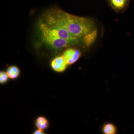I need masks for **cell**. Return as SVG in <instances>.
Instances as JSON below:
<instances>
[{
	"label": "cell",
	"instance_id": "obj_1",
	"mask_svg": "<svg viewBox=\"0 0 134 134\" xmlns=\"http://www.w3.org/2000/svg\"><path fill=\"white\" fill-rule=\"evenodd\" d=\"M40 19L47 24L61 26L72 36L82 39L96 30L94 22L91 19L71 14L59 8L47 10Z\"/></svg>",
	"mask_w": 134,
	"mask_h": 134
},
{
	"label": "cell",
	"instance_id": "obj_2",
	"mask_svg": "<svg viewBox=\"0 0 134 134\" xmlns=\"http://www.w3.org/2000/svg\"><path fill=\"white\" fill-rule=\"evenodd\" d=\"M38 27L41 41L54 50H62L82 43L81 39L72 36L66 29L59 25L47 24L40 19Z\"/></svg>",
	"mask_w": 134,
	"mask_h": 134
},
{
	"label": "cell",
	"instance_id": "obj_3",
	"mask_svg": "<svg viewBox=\"0 0 134 134\" xmlns=\"http://www.w3.org/2000/svg\"><path fill=\"white\" fill-rule=\"evenodd\" d=\"M62 56L68 65H71L76 62L81 55L79 49L68 47L63 53Z\"/></svg>",
	"mask_w": 134,
	"mask_h": 134
},
{
	"label": "cell",
	"instance_id": "obj_4",
	"mask_svg": "<svg viewBox=\"0 0 134 134\" xmlns=\"http://www.w3.org/2000/svg\"><path fill=\"white\" fill-rule=\"evenodd\" d=\"M109 6L117 13H122L128 7L130 0H107Z\"/></svg>",
	"mask_w": 134,
	"mask_h": 134
},
{
	"label": "cell",
	"instance_id": "obj_5",
	"mask_svg": "<svg viewBox=\"0 0 134 134\" xmlns=\"http://www.w3.org/2000/svg\"><path fill=\"white\" fill-rule=\"evenodd\" d=\"M51 65L53 69L58 72L65 71L68 65L62 55L54 58L52 61Z\"/></svg>",
	"mask_w": 134,
	"mask_h": 134
},
{
	"label": "cell",
	"instance_id": "obj_6",
	"mask_svg": "<svg viewBox=\"0 0 134 134\" xmlns=\"http://www.w3.org/2000/svg\"><path fill=\"white\" fill-rule=\"evenodd\" d=\"M97 36V31L95 30L90 33L86 34L82 38L83 43L87 46L91 45L96 40Z\"/></svg>",
	"mask_w": 134,
	"mask_h": 134
},
{
	"label": "cell",
	"instance_id": "obj_7",
	"mask_svg": "<svg viewBox=\"0 0 134 134\" xmlns=\"http://www.w3.org/2000/svg\"><path fill=\"white\" fill-rule=\"evenodd\" d=\"M7 74L9 78L15 79L19 76L20 72L19 69L16 66H10L8 68L7 71Z\"/></svg>",
	"mask_w": 134,
	"mask_h": 134
},
{
	"label": "cell",
	"instance_id": "obj_8",
	"mask_svg": "<svg viewBox=\"0 0 134 134\" xmlns=\"http://www.w3.org/2000/svg\"><path fill=\"white\" fill-rule=\"evenodd\" d=\"M49 122L45 117H40L37 119L36 126L39 129L44 130L48 127Z\"/></svg>",
	"mask_w": 134,
	"mask_h": 134
},
{
	"label": "cell",
	"instance_id": "obj_9",
	"mask_svg": "<svg viewBox=\"0 0 134 134\" xmlns=\"http://www.w3.org/2000/svg\"><path fill=\"white\" fill-rule=\"evenodd\" d=\"M117 130L114 125L111 123H107L103 127V132L105 134H115Z\"/></svg>",
	"mask_w": 134,
	"mask_h": 134
},
{
	"label": "cell",
	"instance_id": "obj_10",
	"mask_svg": "<svg viewBox=\"0 0 134 134\" xmlns=\"http://www.w3.org/2000/svg\"><path fill=\"white\" fill-rule=\"evenodd\" d=\"M8 76L7 72L1 71L0 72V83H5L7 81Z\"/></svg>",
	"mask_w": 134,
	"mask_h": 134
},
{
	"label": "cell",
	"instance_id": "obj_11",
	"mask_svg": "<svg viewBox=\"0 0 134 134\" xmlns=\"http://www.w3.org/2000/svg\"><path fill=\"white\" fill-rule=\"evenodd\" d=\"M34 134H44V131H43V130L39 129H38L37 130H36V131L34 132Z\"/></svg>",
	"mask_w": 134,
	"mask_h": 134
}]
</instances>
